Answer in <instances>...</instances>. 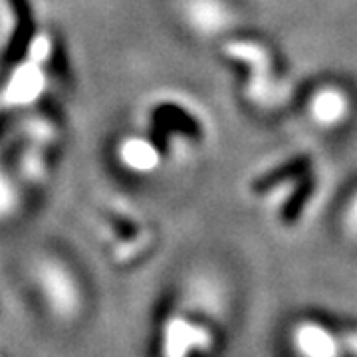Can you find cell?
<instances>
[{
    "instance_id": "cell-5",
    "label": "cell",
    "mask_w": 357,
    "mask_h": 357,
    "mask_svg": "<svg viewBox=\"0 0 357 357\" xmlns=\"http://www.w3.org/2000/svg\"><path fill=\"white\" fill-rule=\"evenodd\" d=\"M294 344L306 356L324 357L337 354L335 337L319 324H300L294 333Z\"/></svg>"
},
{
    "instance_id": "cell-7",
    "label": "cell",
    "mask_w": 357,
    "mask_h": 357,
    "mask_svg": "<svg viewBox=\"0 0 357 357\" xmlns=\"http://www.w3.org/2000/svg\"><path fill=\"white\" fill-rule=\"evenodd\" d=\"M206 333L197 330L195 326L175 319L167 328V351L169 354H187L189 349L203 347Z\"/></svg>"
},
{
    "instance_id": "cell-12",
    "label": "cell",
    "mask_w": 357,
    "mask_h": 357,
    "mask_svg": "<svg viewBox=\"0 0 357 357\" xmlns=\"http://www.w3.org/2000/svg\"><path fill=\"white\" fill-rule=\"evenodd\" d=\"M52 54V42L48 36H38V38L32 40V44H30V60L32 62H36V64H44L48 58H50Z\"/></svg>"
},
{
    "instance_id": "cell-8",
    "label": "cell",
    "mask_w": 357,
    "mask_h": 357,
    "mask_svg": "<svg viewBox=\"0 0 357 357\" xmlns=\"http://www.w3.org/2000/svg\"><path fill=\"white\" fill-rule=\"evenodd\" d=\"M191 18L195 26L203 32H213L225 22V13L217 0H195L191 6Z\"/></svg>"
},
{
    "instance_id": "cell-9",
    "label": "cell",
    "mask_w": 357,
    "mask_h": 357,
    "mask_svg": "<svg viewBox=\"0 0 357 357\" xmlns=\"http://www.w3.org/2000/svg\"><path fill=\"white\" fill-rule=\"evenodd\" d=\"M18 204V191L13 181L0 171V218L10 217Z\"/></svg>"
},
{
    "instance_id": "cell-14",
    "label": "cell",
    "mask_w": 357,
    "mask_h": 357,
    "mask_svg": "<svg viewBox=\"0 0 357 357\" xmlns=\"http://www.w3.org/2000/svg\"><path fill=\"white\" fill-rule=\"evenodd\" d=\"M4 128H6V115H0V135H2Z\"/></svg>"
},
{
    "instance_id": "cell-11",
    "label": "cell",
    "mask_w": 357,
    "mask_h": 357,
    "mask_svg": "<svg viewBox=\"0 0 357 357\" xmlns=\"http://www.w3.org/2000/svg\"><path fill=\"white\" fill-rule=\"evenodd\" d=\"M22 167H24V173L30 178H38L44 173V157H42L36 145L26 151L24 159H22Z\"/></svg>"
},
{
    "instance_id": "cell-2",
    "label": "cell",
    "mask_w": 357,
    "mask_h": 357,
    "mask_svg": "<svg viewBox=\"0 0 357 357\" xmlns=\"http://www.w3.org/2000/svg\"><path fill=\"white\" fill-rule=\"evenodd\" d=\"M42 88H44V74L40 70V64L30 60L28 64L20 66L16 70L4 98L13 105H26L38 98Z\"/></svg>"
},
{
    "instance_id": "cell-3",
    "label": "cell",
    "mask_w": 357,
    "mask_h": 357,
    "mask_svg": "<svg viewBox=\"0 0 357 357\" xmlns=\"http://www.w3.org/2000/svg\"><path fill=\"white\" fill-rule=\"evenodd\" d=\"M14 14V32L10 42L6 46V60L8 62H18L24 52L32 44V34H34V16L30 10L28 0H8Z\"/></svg>"
},
{
    "instance_id": "cell-1",
    "label": "cell",
    "mask_w": 357,
    "mask_h": 357,
    "mask_svg": "<svg viewBox=\"0 0 357 357\" xmlns=\"http://www.w3.org/2000/svg\"><path fill=\"white\" fill-rule=\"evenodd\" d=\"M38 280L44 298L50 304L54 314H58L62 318H70L76 314L77 302H79L77 286L72 278V274L62 264L52 262V260L44 262L40 266Z\"/></svg>"
},
{
    "instance_id": "cell-13",
    "label": "cell",
    "mask_w": 357,
    "mask_h": 357,
    "mask_svg": "<svg viewBox=\"0 0 357 357\" xmlns=\"http://www.w3.org/2000/svg\"><path fill=\"white\" fill-rule=\"evenodd\" d=\"M351 218H354V222L357 225V195L356 199H354V203H351Z\"/></svg>"
},
{
    "instance_id": "cell-4",
    "label": "cell",
    "mask_w": 357,
    "mask_h": 357,
    "mask_svg": "<svg viewBox=\"0 0 357 357\" xmlns=\"http://www.w3.org/2000/svg\"><path fill=\"white\" fill-rule=\"evenodd\" d=\"M347 100L340 89L326 88L318 91L314 96V100L310 103V112L314 121L321 126V128H333L337 123L344 121L347 115Z\"/></svg>"
},
{
    "instance_id": "cell-6",
    "label": "cell",
    "mask_w": 357,
    "mask_h": 357,
    "mask_svg": "<svg viewBox=\"0 0 357 357\" xmlns=\"http://www.w3.org/2000/svg\"><path fill=\"white\" fill-rule=\"evenodd\" d=\"M119 157H121L123 165L131 171H137V173H149L159 163L157 149L149 141L139 139V137L123 141L119 147Z\"/></svg>"
},
{
    "instance_id": "cell-10",
    "label": "cell",
    "mask_w": 357,
    "mask_h": 357,
    "mask_svg": "<svg viewBox=\"0 0 357 357\" xmlns=\"http://www.w3.org/2000/svg\"><path fill=\"white\" fill-rule=\"evenodd\" d=\"M26 131H28V135L34 139L36 145H48L54 139V129L44 119H30L28 126H26Z\"/></svg>"
}]
</instances>
